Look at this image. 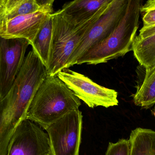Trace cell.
Instances as JSON below:
<instances>
[{
	"label": "cell",
	"instance_id": "obj_3",
	"mask_svg": "<svg viewBox=\"0 0 155 155\" xmlns=\"http://www.w3.org/2000/svg\"><path fill=\"white\" fill-rule=\"evenodd\" d=\"M108 4L87 21L76 25L69 22L60 10L52 14V39L50 64L47 69L49 76H57L66 68L74 52L94 24L103 15Z\"/></svg>",
	"mask_w": 155,
	"mask_h": 155
},
{
	"label": "cell",
	"instance_id": "obj_9",
	"mask_svg": "<svg viewBox=\"0 0 155 155\" xmlns=\"http://www.w3.org/2000/svg\"><path fill=\"white\" fill-rule=\"evenodd\" d=\"M53 13L51 7L7 21L0 27V37L25 39L31 45L48 16Z\"/></svg>",
	"mask_w": 155,
	"mask_h": 155
},
{
	"label": "cell",
	"instance_id": "obj_14",
	"mask_svg": "<svg viewBox=\"0 0 155 155\" xmlns=\"http://www.w3.org/2000/svg\"><path fill=\"white\" fill-rule=\"evenodd\" d=\"M132 51L138 62L145 69L155 67V34L144 39L136 37Z\"/></svg>",
	"mask_w": 155,
	"mask_h": 155
},
{
	"label": "cell",
	"instance_id": "obj_4",
	"mask_svg": "<svg viewBox=\"0 0 155 155\" xmlns=\"http://www.w3.org/2000/svg\"><path fill=\"white\" fill-rule=\"evenodd\" d=\"M128 0H112L103 15L94 24L67 62L65 69L76 65L89 49L107 38L124 16Z\"/></svg>",
	"mask_w": 155,
	"mask_h": 155
},
{
	"label": "cell",
	"instance_id": "obj_16",
	"mask_svg": "<svg viewBox=\"0 0 155 155\" xmlns=\"http://www.w3.org/2000/svg\"><path fill=\"white\" fill-rule=\"evenodd\" d=\"M129 139H120L116 143H109L105 155H130Z\"/></svg>",
	"mask_w": 155,
	"mask_h": 155
},
{
	"label": "cell",
	"instance_id": "obj_6",
	"mask_svg": "<svg viewBox=\"0 0 155 155\" xmlns=\"http://www.w3.org/2000/svg\"><path fill=\"white\" fill-rule=\"evenodd\" d=\"M57 76L90 108L98 106L108 108L118 105L117 92L97 84L84 75L65 69Z\"/></svg>",
	"mask_w": 155,
	"mask_h": 155
},
{
	"label": "cell",
	"instance_id": "obj_13",
	"mask_svg": "<svg viewBox=\"0 0 155 155\" xmlns=\"http://www.w3.org/2000/svg\"><path fill=\"white\" fill-rule=\"evenodd\" d=\"M130 155H155V131L137 128L129 137Z\"/></svg>",
	"mask_w": 155,
	"mask_h": 155
},
{
	"label": "cell",
	"instance_id": "obj_10",
	"mask_svg": "<svg viewBox=\"0 0 155 155\" xmlns=\"http://www.w3.org/2000/svg\"><path fill=\"white\" fill-rule=\"evenodd\" d=\"M112 0H75L66 2L60 9L65 19L78 25L87 21Z\"/></svg>",
	"mask_w": 155,
	"mask_h": 155
},
{
	"label": "cell",
	"instance_id": "obj_18",
	"mask_svg": "<svg viewBox=\"0 0 155 155\" xmlns=\"http://www.w3.org/2000/svg\"><path fill=\"white\" fill-rule=\"evenodd\" d=\"M155 34V24L143 26L139 31V34L136 37L138 39H144Z\"/></svg>",
	"mask_w": 155,
	"mask_h": 155
},
{
	"label": "cell",
	"instance_id": "obj_11",
	"mask_svg": "<svg viewBox=\"0 0 155 155\" xmlns=\"http://www.w3.org/2000/svg\"><path fill=\"white\" fill-rule=\"evenodd\" d=\"M54 2V0H3L0 10V27L7 21L17 16L51 8Z\"/></svg>",
	"mask_w": 155,
	"mask_h": 155
},
{
	"label": "cell",
	"instance_id": "obj_19",
	"mask_svg": "<svg viewBox=\"0 0 155 155\" xmlns=\"http://www.w3.org/2000/svg\"><path fill=\"white\" fill-rule=\"evenodd\" d=\"M3 3V0H0V10L2 6Z\"/></svg>",
	"mask_w": 155,
	"mask_h": 155
},
{
	"label": "cell",
	"instance_id": "obj_1",
	"mask_svg": "<svg viewBox=\"0 0 155 155\" xmlns=\"http://www.w3.org/2000/svg\"><path fill=\"white\" fill-rule=\"evenodd\" d=\"M80 100L57 76L43 81L30 104L25 119L46 130L70 112L78 110Z\"/></svg>",
	"mask_w": 155,
	"mask_h": 155
},
{
	"label": "cell",
	"instance_id": "obj_5",
	"mask_svg": "<svg viewBox=\"0 0 155 155\" xmlns=\"http://www.w3.org/2000/svg\"><path fill=\"white\" fill-rule=\"evenodd\" d=\"M83 115L78 110L70 112L46 129L52 155H79Z\"/></svg>",
	"mask_w": 155,
	"mask_h": 155
},
{
	"label": "cell",
	"instance_id": "obj_17",
	"mask_svg": "<svg viewBox=\"0 0 155 155\" xmlns=\"http://www.w3.org/2000/svg\"><path fill=\"white\" fill-rule=\"evenodd\" d=\"M140 13L142 15L143 26L155 24V0H149L141 5Z\"/></svg>",
	"mask_w": 155,
	"mask_h": 155
},
{
	"label": "cell",
	"instance_id": "obj_8",
	"mask_svg": "<svg viewBox=\"0 0 155 155\" xmlns=\"http://www.w3.org/2000/svg\"><path fill=\"white\" fill-rule=\"evenodd\" d=\"M30 42L0 37V101L5 96L21 70Z\"/></svg>",
	"mask_w": 155,
	"mask_h": 155
},
{
	"label": "cell",
	"instance_id": "obj_7",
	"mask_svg": "<svg viewBox=\"0 0 155 155\" xmlns=\"http://www.w3.org/2000/svg\"><path fill=\"white\" fill-rule=\"evenodd\" d=\"M6 155H52L48 134L35 123L24 119L15 129Z\"/></svg>",
	"mask_w": 155,
	"mask_h": 155
},
{
	"label": "cell",
	"instance_id": "obj_12",
	"mask_svg": "<svg viewBox=\"0 0 155 155\" xmlns=\"http://www.w3.org/2000/svg\"><path fill=\"white\" fill-rule=\"evenodd\" d=\"M50 15L31 45L35 53L46 69L49 68L52 39L53 19Z\"/></svg>",
	"mask_w": 155,
	"mask_h": 155
},
{
	"label": "cell",
	"instance_id": "obj_2",
	"mask_svg": "<svg viewBox=\"0 0 155 155\" xmlns=\"http://www.w3.org/2000/svg\"><path fill=\"white\" fill-rule=\"evenodd\" d=\"M140 0H128L124 16L110 35L98 45L89 49L76 65H97L107 63L132 51L139 27Z\"/></svg>",
	"mask_w": 155,
	"mask_h": 155
},
{
	"label": "cell",
	"instance_id": "obj_15",
	"mask_svg": "<svg viewBox=\"0 0 155 155\" xmlns=\"http://www.w3.org/2000/svg\"><path fill=\"white\" fill-rule=\"evenodd\" d=\"M134 102L145 109L155 104V67L146 69L144 79L134 95Z\"/></svg>",
	"mask_w": 155,
	"mask_h": 155
}]
</instances>
